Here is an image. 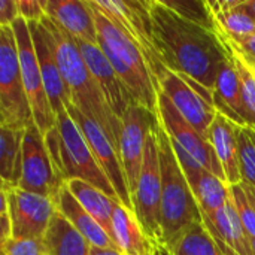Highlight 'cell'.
Instances as JSON below:
<instances>
[{"instance_id": "cb8c5ba5", "label": "cell", "mask_w": 255, "mask_h": 255, "mask_svg": "<svg viewBox=\"0 0 255 255\" xmlns=\"http://www.w3.org/2000/svg\"><path fill=\"white\" fill-rule=\"evenodd\" d=\"M42 244L46 255H91V244L58 211Z\"/></svg>"}, {"instance_id": "5b68a950", "label": "cell", "mask_w": 255, "mask_h": 255, "mask_svg": "<svg viewBox=\"0 0 255 255\" xmlns=\"http://www.w3.org/2000/svg\"><path fill=\"white\" fill-rule=\"evenodd\" d=\"M34 124L22 82L18 45L12 27H0V127L25 130Z\"/></svg>"}, {"instance_id": "ab89813d", "label": "cell", "mask_w": 255, "mask_h": 255, "mask_svg": "<svg viewBox=\"0 0 255 255\" xmlns=\"http://www.w3.org/2000/svg\"><path fill=\"white\" fill-rule=\"evenodd\" d=\"M251 248H253V253L255 255V239H251Z\"/></svg>"}, {"instance_id": "ba28073f", "label": "cell", "mask_w": 255, "mask_h": 255, "mask_svg": "<svg viewBox=\"0 0 255 255\" xmlns=\"http://www.w3.org/2000/svg\"><path fill=\"white\" fill-rule=\"evenodd\" d=\"M55 118V128L60 137V172L63 181L82 179L120 202L111 181L99 166L87 139L67 109L57 114Z\"/></svg>"}, {"instance_id": "277c9868", "label": "cell", "mask_w": 255, "mask_h": 255, "mask_svg": "<svg viewBox=\"0 0 255 255\" xmlns=\"http://www.w3.org/2000/svg\"><path fill=\"white\" fill-rule=\"evenodd\" d=\"M161 172V235L169 247L185 229L203 223L202 212L161 123L155 128Z\"/></svg>"}, {"instance_id": "74e56055", "label": "cell", "mask_w": 255, "mask_h": 255, "mask_svg": "<svg viewBox=\"0 0 255 255\" xmlns=\"http://www.w3.org/2000/svg\"><path fill=\"white\" fill-rule=\"evenodd\" d=\"M242 6L251 13V16L255 19V0H244Z\"/></svg>"}, {"instance_id": "8fae6325", "label": "cell", "mask_w": 255, "mask_h": 255, "mask_svg": "<svg viewBox=\"0 0 255 255\" xmlns=\"http://www.w3.org/2000/svg\"><path fill=\"white\" fill-rule=\"evenodd\" d=\"M64 181L48 151L45 136L31 124L25 128L22 140V170L18 188L49 197L57 202Z\"/></svg>"}, {"instance_id": "52a82bcc", "label": "cell", "mask_w": 255, "mask_h": 255, "mask_svg": "<svg viewBox=\"0 0 255 255\" xmlns=\"http://www.w3.org/2000/svg\"><path fill=\"white\" fill-rule=\"evenodd\" d=\"M90 3L124 30L126 34L137 45L154 81L158 85V81L167 67L164 66L157 48L149 0H90Z\"/></svg>"}, {"instance_id": "ac0fdd59", "label": "cell", "mask_w": 255, "mask_h": 255, "mask_svg": "<svg viewBox=\"0 0 255 255\" xmlns=\"http://www.w3.org/2000/svg\"><path fill=\"white\" fill-rule=\"evenodd\" d=\"M46 16L76 40L99 43L97 27L88 0H45Z\"/></svg>"}, {"instance_id": "8992f818", "label": "cell", "mask_w": 255, "mask_h": 255, "mask_svg": "<svg viewBox=\"0 0 255 255\" xmlns=\"http://www.w3.org/2000/svg\"><path fill=\"white\" fill-rule=\"evenodd\" d=\"M158 120L166 130L184 173L203 167L226 181L223 167L208 140L173 106L158 88Z\"/></svg>"}, {"instance_id": "d590c367", "label": "cell", "mask_w": 255, "mask_h": 255, "mask_svg": "<svg viewBox=\"0 0 255 255\" xmlns=\"http://www.w3.org/2000/svg\"><path fill=\"white\" fill-rule=\"evenodd\" d=\"M19 18L16 0H0V27H12Z\"/></svg>"}, {"instance_id": "d6a6232c", "label": "cell", "mask_w": 255, "mask_h": 255, "mask_svg": "<svg viewBox=\"0 0 255 255\" xmlns=\"http://www.w3.org/2000/svg\"><path fill=\"white\" fill-rule=\"evenodd\" d=\"M0 254L4 255H46L42 241L37 239H15L10 238L1 244Z\"/></svg>"}, {"instance_id": "1f68e13d", "label": "cell", "mask_w": 255, "mask_h": 255, "mask_svg": "<svg viewBox=\"0 0 255 255\" xmlns=\"http://www.w3.org/2000/svg\"><path fill=\"white\" fill-rule=\"evenodd\" d=\"M232 200L241 218V223L250 239H255V206L247 196V191L242 184L230 185Z\"/></svg>"}, {"instance_id": "9c48e42d", "label": "cell", "mask_w": 255, "mask_h": 255, "mask_svg": "<svg viewBox=\"0 0 255 255\" xmlns=\"http://www.w3.org/2000/svg\"><path fill=\"white\" fill-rule=\"evenodd\" d=\"M155 128H152L151 133L148 134L142 172L131 199H133V212L139 220L142 229L157 245L163 247L161 172H160V155H158Z\"/></svg>"}, {"instance_id": "4dcf8cb0", "label": "cell", "mask_w": 255, "mask_h": 255, "mask_svg": "<svg viewBox=\"0 0 255 255\" xmlns=\"http://www.w3.org/2000/svg\"><path fill=\"white\" fill-rule=\"evenodd\" d=\"M235 67L239 73L241 87H242V96H244V105L248 115V124L251 128L255 130V75L253 69L247 66L238 55L232 52Z\"/></svg>"}, {"instance_id": "484cf974", "label": "cell", "mask_w": 255, "mask_h": 255, "mask_svg": "<svg viewBox=\"0 0 255 255\" xmlns=\"http://www.w3.org/2000/svg\"><path fill=\"white\" fill-rule=\"evenodd\" d=\"M24 133L25 130L0 127V178L10 187H18L21 179Z\"/></svg>"}, {"instance_id": "b9f144b4", "label": "cell", "mask_w": 255, "mask_h": 255, "mask_svg": "<svg viewBox=\"0 0 255 255\" xmlns=\"http://www.w3.org/2000/svg\"><path fill=\"white\" fill-rule=\"evenodd\" d=\"M253 72H254V75H255V67H253Z\"/></svg>"}, {"instance_id": "44dd1931", "label": "cell", "mask_w": 255, "mask_h": 255, "mask_svg": "<svg viewBox=\"0 0 255 255\" xmlns=\"http://www.w3.org/2000/svg\"><path fill=\"white\" fill-rule=\"evenodd\" d=\"M212 105L217 112H220L235 124L241 127H250L247 109L244 105L241 79L235 67L232 54L220 69L212 93Z\"/></svg>"}, {"instance_id": "4316f807", "label": "cell", "mask_w": 255, "mask_h": 255, "mask_svg": "<svg viewBox=\"0 0 255 255\" xmlns=\"http://www.w3.org/2000/svg\"><path fill=\"white\" fill-rule=\"evenodd\" d=\"M167 255H224L203 223L185 229L169 247Z\"/></svg>"}, {"instance_id": "83f0119b", "label": "cell", "mask_w": 255, "mask_h": 255, "mask_svg": "<svg viewBox=\"0 0 255 255\" xmlns=\"http://www.w3.org/2000/svg\"><path fill=\"white\" fill-rule=\"evenodd\" d=\"M214 16L224 42H233L255 34V19L242 3L232 10L214 13Z\"/></svg>"}, {"instance_id": "f35d334b", "label": "cell", "mask_w": 255, "mask_h": 255, "mask_svg": "<svg viewBox=\"0 0 255 255\" xmlns=\"http://www.w3.org/2000/svg\"><path fill=\"white\" fill-rule=\"evenodd\" d=\"M244 185V188H245V191H247V196H248V199L251 200V203L255 206V190L253 187H250V185H247V184H242Z\"/></svg>"}, {"instance_id": "7402d4cb", "label": "cell", "mask_w": 255, "mask_h": 255, "mask_svg": "<svg viewBox=\"0 0 255 255\" xmlns=\"http://www.w3.org/2000/svg\"><path fill=\"white\" fill-rule=\"evenodd\" d=\"M58 212L91 244V247L99 248H117L112 238L103 230V227L81 206V203L73 197L66 184H63L58 199H57ZM118 250V248H117Z\"/></svg>"}, {"instance_id": "7a4b0ae2", "label": "cell", "mask_w": 255, "mask_h": 255, "mask_svg": "<svg viewBox=\"0 0 255 255\" xmlns=\"http://www.w3.org/2000/svg\"><path fill=\"white\" fill-rule=\"evenodd\" d=\"M54 39L57 61L70 93L72 105L84 115L96 121L120 149L123 121L115 117L106 103L96 79L93 78L76 40L64 30L57 27L48 16L43 18Z\"/></svg>"}, {"instance_id": "9a60e30c", "label": "cell", "mask_w": 255, "mask_h": 255, "mask_svg": "<svg viewBox=\"0 0 255 255\" xmlns=\"http://www.w3.org/2000/svg\"><path fill=\"white\" fill-rule=\"evenodd\" d=\"M121 121L123 131L120 139V155L127 184L133 196L142 172L148 134L160 124V120L157 114L136 103L128 108Z\"/></svg>"}, {"instance_id": "60d3db41", "label": "cell", "mask_w": 255, "mask_h": 255, "mask_svg": "<svg viewBox=\"0 0 255 255\" xmlns=\"http://www.w3.org/2000/svg\"><path fill=\"white\" fill-rule=\"evenodd\" d=\"M158 255H166V248H164V250H163V251H161Z\"/></svg>"}, {"instance_id": "4fadbf2b", "label": "cell", "mask_w": 255, "mask_h": 255, "mask_svg": "<svg viewBox=\"0 0 255 255\" xmlns=\"http://www.w3.org/2000/svg\"><path fill=\"white\" fill-rule=\"evenodd\" d=\"M158 88L169 97L178 112L205 137L217 117L212 105V93L197 82L166 70L158 81Z\"/></svg>"}, {"instance_id": "836d02e7", "label": "cell", "mask_w": 255, "mask_h": 255, "mask_svg": "<svg viewBox=\"0 0 255 255\" xmlns=\"http://www.w3.org/2000/svg\"><path fill=\"white\" fill-rule=\"evenodd\" d=\"M226 45L247 66H250L251 69L255 67V34L250 36V37H245V39H239V40H233V42H226Z\"/></svg>"}, {"instance_id": "ee69618b", "label": "cell", "mask_w": 255, "mask_h": 255, "mask_svg": "<svg viewBox=\"0 0 255 255\" xmlns=\"http://www.w3.org/2000/svg\"><path fill=\"white\" fill-rule=\"evenodd\" d=\"M166 255H167V253H166Z\"/></svg>"}, {"instance_id": "d6986e66", "label": "cell", "mask_w": 255, "mask_h": 255, "mask_svg": "<svg viewBox=\"0 0 255 255\" xmlns=\"http://www.w3.org/2000/svg\"><path fill=\"white\" fill-rule=\"evenodd\" d=\"M238 130V124L217 112V117L208 131V140L223 167L226 182L229 185L242 184Z\"/></svg>"}, {"instance_id": "8d00e7d4", "label": "cell", "mask_w": 255, "mask_h": 255, "mask_svg": "<svg viewBox=\"0 0 255 255\" xmlns=\"http://www.w3.org/2000/svg\"><path fill=\"white\" fill-rule=\"evenodd\" d=\"M91 255H123L120 250L117 248H99L91 247Z\"/></svg>"}, {"instance_id": "603a6c76", "label": "cell", "mask_w": 255, "mask_h": 255, "mask_svg": "<svg viewBox=\"0 0 255 255\" xmlns=\"http://www.w3.org/2000/svg\"><path fill=\"white\" fill-rule=\"evenodd\" d=\"M184 175L191 187L202 215L217 214L230 200V185L215 173L203 167H197Z\"/></svg>"}, {"instance_id": "7bdbcfd3", "label": "cell", "mask_w": 255, "mask_h": 255, "mask_svg": "<svg viewBox=\"0 0 255 255\" xmlns=\"http://www.w3.org/2000/svg\"><path fill=\"white\" fill-rule=\"evenodd\" d=\"M0 255H4V254H0Z\"/></svg>"}, {"instance_id": "f1b7e54d", "label": "cell", "mask_w": 255, "mask_h": 255, "mask_svg": "<svg viewBox=\"0 0 255 255\" xmlns=\"http://www.w3.org/2000/svg\"><path fill=\"white\" fill-rule=\"evenodd\" d=\"M161 1L179 16L191 22H196L208 28L209 31L220 34L215 22V16L208 4V0H161Z\"/></svg>"}, {"instance_id": "d4e9b609", "label": "cell", "mask_w": 255, "mask_h": 255, "mask_svg": "<svg viewBox=\"0 0 255 255\" xmlns=\"http://www.w3.org/2000/svg\"><path fill=\"white\" fill-rule=\"evenodd\" d=\"M64 184L69 188V191L73 194V197L81 203V206L112 238V215H114V208L118 202L109 197L106 193H103L97 187L82 179H69Z\"/></svg>"}, {"instance_id": "5bb4252c", "label": "cell", "mask_w": 255, "mask_h": 255, "mask_svg": "<svg viewBox=\"0 0 255 255\" xmlns=\"http://www.w3.org/2000/svg\"><path fill=\"white\" fill-rule=\"evenodd\" d=\"M1 188H4L7 193L12 220V238L42 241L54 215L58 211L57 202L3 182Z\"/></svg>"}, {"instance_id": "e0dca14e", "label": "cell", "mask_w": 255, "mask_h": 255, "mask_svg": "<svg viewBox=\"0 0 255 255\" xmlns=\"http://www.w3.org/2000/svg\"><path fill=\"white\" fill-rule=\"evenodd\" d=\"M76 43L111 111L115 114L117 118L123 120L128 108L137 103L133 94L121 81L118 73L114 70L112 64L109 63L99 43H90L84 40H76Z\"/></svg>"}, {"instance_id": "e575fe53", "label": "cell", "mask_w": 255, "mask_h": 255, "mask_svg": "<svg viewBox=\"0 0 255 255\" xmlns=\"http://www.w3.org/2000/svg\"><path fill=\"white\" fill-rule=\"evenodd\" d=\"M19 16L25 21H42L46 16L45 0H16Z\"/></svg>"}, {"instance_id": "6da1fadb", "label": "cell", "mask_w": 255, "mask_h": 255, "mask_svg": "<svg viewBox=\"0 0 255 255\" xmlns=\"http://www.w3.org/2000/svg\"><path fill=\"white\" fill-rule=\"evenodd\" d=\"M149 10L164 66L214 93L220 69L232 54L224 39L179 16L161 0H149Z\"/></svg>"}, {"instance_id": "30bf717a", "label": "cell", "mask_w": 255, "mask_h": 255, "mask_svg": "<svg viewBox=\"0 0 255 255\" xmlns=\"http://www.w3.org/2000/svg\"><path fill=\"white\" fill-rule=\"evenodd\" d=\"M12 28H13L15 37H16L22 82H24V87H25V91L28 96L34 124L40 130V133L45 136L55 127L57 118L51 108V103H49V99H48V94L45 90L37 55H36V51L33 46L30 27H28V22L19 16L12 24Z\"/></svg>"}, {"instance_id": "f546056e", "label": "cell", "mask_w": 255, "mask_h": 255, "mask_svg": "<svg viewBox=\"0 0 255 255\" xmlns=\"http://www.w3.org/2000/svg\"><path fill=\"white\" fill-rule=\"evenodd\" d=\"M239 142V161L242 184L255 190V130L251 127H241L238 130Z\"/></svg>"}, {"instance_id": "3957f363", "label": "cell", "mask_w": 255, "mask_h": 255, "mask_svg": "<svg viewBox=\"0 0 255 255\" xmlns=\"http://www.w3.org/2000/svg\"><path fill=\"white\" fill-rule=\"evenodd\" d=\"M88 4L94 15L99 45L114 70L130 90L137 105L158 115V85L151 75L143 54L124 30L94 7L90 0Z\"/></svg>"}, {"instance_id": "ffe728a7", "label": "cell", "mask_w": 255, "mask_h": 255, "mask_svg": "<svg viewBox=\"0 0 255 255\" xmlns=\"http://www.w3.org/2000/svg\"><path fill=\"white\" fill-rule=\"evenodd\" d=\"M112 239L123 255H158L164 250L145 233L134 212L120 202L114 208Z\"/></svg>"}, {"instance_id": "7c38bea8", "label": "cell", "mask_w": 255, "mask_h": 255, "mask_svg": "<svg viewBox=\"0 0 255 255\" xmlns=\"http://www.w3.org/2000/svg\"><path fill=\"white\" fill-rule=\"evenodd\" d=\"M69 115L73 118L79 130L82 131L84 137L87 139L93 155L96 157L99 166L111 181L118 200L121 205L133 211V200H131V193L127 184V178L123 169V161L120 155V149L115 145V142L106 134V131L91 118L84 115L76 106L72 103L66 108Z\"/></svg>"}, {"instance_id": "2e32d148", "label": "cell", "mask_w": 255, "mask_h": 255, "mask_svg": "<svg viewBox=\"0 0 255 255\" xmlns=\"http://www.w3.org/2000/svg\"><path fill=\"white\" fill-rule=\"evenodd\" d=\"M28 27H30L31 39H33V46L37 55L40 73L43 78L45 90H46L51 108L54 114L57 115L72 103V99H70V93L66 87V82L63 79V75L57 61L54 39L45 19L31 21L28 22Z\"/></svg>"}]
</instances>
